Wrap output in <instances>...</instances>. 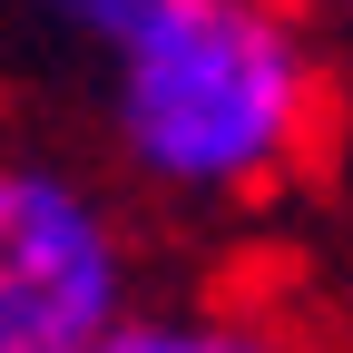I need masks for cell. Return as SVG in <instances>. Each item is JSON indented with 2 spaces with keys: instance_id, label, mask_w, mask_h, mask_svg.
I'll return each mask as SVG.
<instances>
[{
  "instance_id": "6da1fadb",
  "label": "cell",
  "mask_w": 353,
  "mask_h": 353,
  "mask_svg": "<svg viewBox=\"0 0 353 353\" xmlns=\"http://www.w3.org/2000/svg\"><path fill=\"white\" fill-rule=\"evenodd\" d=\"M334 69L285 0H157L108 50V148L167 206H255L324 148Z\"/></svg>"
},
{
  "instance_id": "7a4b0ae2",
  "label": "cell",
  "mask_w": 353,
  "mask_h": 353,
  "mask_svg": "<svg viewBox=\"0 0 353 353\" xmlns=\"http://www.w3.org/2000/svg\"><path fill=\"white\" fill-rule=\"evenodd\" d=\"M138 304V245L69 157L0 148V353H88Z\"/></svg>"
},
{
  "instance_id": "3957f363",
  "label": "cell",
  "mask_w": 353,
  "mask_h": 353,
  "mask_svg": "<svg viewBox=\"0 0 353 353\" xmlns=\"http://www.w3.org/2000/svg\"><path fill=\"white\" fill-rule=\"evenodd\" d=\"M88 353H304V343L265 314V304H216V294L148 304V294H138Z\"/></svg>"
},
{
  "instance_id": "277c9868",
  "label": "cell",
  "mask_w": 353,
  "mask_h": 353,
  "mask_svg": "<svg viewBox=\"0 0 353 353\" xmlns=\"http://www.w3.org/2000/svg\"><path fill=\"white\" fill-rule=\"evenodd\" d=\"M20 10H30L39 30H59V39H88V50L108 59L118 39H128V30L157 10V0H20Z\"/></svg>"
},
{
  "instance_id": "5b68a950",
  "label": "cell",
  "mask_w": 353,
  "mask_h": 353,
  "mask_svg": "<svg viewBox=\"0 0 353 353\" xmlns=\"http://www.w3.org/2000/svg\"><path fill=\"white\" fill-rule=\"evenodd\" d=\"M285 10L314 30V39H324V30H353V0H285Z\"/></svg>"
}]
</instances>
